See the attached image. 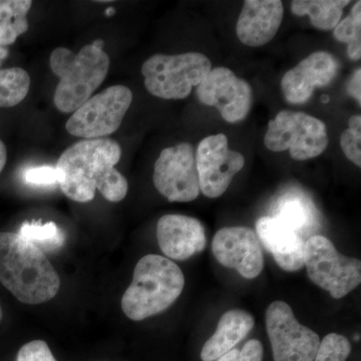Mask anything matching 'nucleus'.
Returning a JSON list of instances; mask_svg holds the SVG:
<instances>
[{"label":"nucleus","mask_w":361,"mask_h":361,"mask_svg":"<svg viewBox=\"0 0 361 361\" xmlns=\"http://www.w3.org/2000/svg\"><path fill=\"white\" fill-rule=\"evenodd\" d=\"M23 180L33 186H51L58 184L59 176L56 167L39 166L26 169L23 174Z\"/></svg>","instance_id":"nucleus-26"},{"label":"nucleus","mask_w":361,"mask_h":361,"mask_svg":"<svg viewBox=\"0 0 361 361\" xmlns=\"http://www.w3.org/2000/svg\"><path fill=\"white\" fill-rule=\"evenodd\" d=\"M27 16H13L0 20V47L16 42L18 37L27 32Z\"/></svg>","instance_id":"nucleus-25"},{"label":"nucleus","mask_w":361,"mask_h":361,"mask_svg":"<svg viewBox=\"0 0 361 361\" xmlns=\"http://www.w3.org/2000/svg\"><path fill=\"white\" fill-rule=\"evenodd\" d=\"M154 185L169 202L188 203L200 195L196 155L189 142L161 152L154 167Z\"/></svg>","instance_id":"nucleus-10"},{"label":"nucleus","mask_w":361,"mask_h":361,"mask_svg":"<svg viewBox=\"0 0 361 361\" xmlns=\"http://www.w3.org/2000/svg\"><path fill=\"white\" fill-rule=\"evenodd\" d=\"M8 56V49L6 47H0V65Z\"/></svg>","instance_id":"nucleus-35"},{"label":"nucleus","mask_w":361,"mask_h":361,"mask_svg":"<svg viewBox=\"0 0 361 361\" xmlns=\"http://www.w3.org/2000/svg\"><path fill=\"white\" fill-rule=\"evenodd\" d=\"M283 16L280 0H246L237 20V37L247 47H263L274 39Z\"/></svg>","instance_id":"nucleus-16"},{"label":"nucleus","mask_w":361,"mask_h":361,"mask_svg":"<svg viewBox=\"0 0 361 361\" xmlns=\"http://www.w3.org/2000/svg\"><path fill=\"white\" fill-rule=\"evenodd\" d=\"M339 70L338 61L327 51H315L285 73L281 89L292 104L307 103L315 89L329 85Z\"/></svg>","instance_id":"nucleus-14"},{"label":"nucleus","mask_w":361,"mask_h":361,"mask_svg":"<svg viewBox=\"0 0 361 361\" xmlns=\"http://www.w3.org/2000/svg\"><path fill=\"white\" fill-rule=\"evenodd\" d=\"M196 92L202 104L215 106L230 123L245 120L253 104V90L249 82L224 66L212 68Z\"/></svg>","instance_id":"nucleus-12"},{"label":"nucleus","mask_w":361,"mask_h":361,"mask_svg":"<svg viewBox=\"0 0 361 361\" xmlns=\"http://www.w3.org/2000/svg\"><path fill=\"white\" fill-rule=\"evenodd\" d=\"M304 266L311 281L336 299L343 298L361 282L360 259L339 253L334 243L322 235H315L306 241Z\"/></svg>","instance_id":"nucleus-6"},{"label":"nucleus","mask_w":361,"mask_h":361,"mask_svg":"<svg viewBox=\"0 0 361 361\" xmlns=\"http://www.w3.org/2000/svg\"><path fill=\"white\" fill-rule=\"evenodd\" d=\"M157 239L161 252L173 260H187L206 248L205 229L196 218L170 214L157 224Z\"/></svg>","instance_id":"nucleus-15"},{"label":"nucleus","mask_w":361,"mask_h":361,"mask_svg":"<svg viewBox=\"0 0 361 361\" xmlns=\"http://www.w3.org/2000/svg\"><path fill=\"white\" fill-rule=\"evenodd\" d=\"M255 319L248 311L233 310L221 316L217 329L204 344L201 360L215 361L235 348L253 329Z\"/></svg>","instance_id":"nucleus-18"},{"label":"nucleus","mask_w":361,"mask_h":361,"mask_svg":"<svg viewBox=\"0 0 361 361\" xmlns=\"http://www.w3.org/2000/svg\"><path fill=\"white\" fill-rule=\"evenodd\" d=\"M30 77L21 68L0 70V108L18 106L27 96Z\"/></svg>","instance_id":"nucleus-21"},{"label":"nucleus","mask_w":361,"mask_h":361,"mask_svg":"<svg viewBox=\"0 0 361 361\" xmlns=\"http://www.w3.org/2000/svg\"><path fill=\"white\" fill-rule=\"evenodd\" d=\"M334 37L348 44V54L353 61L361 59V2L357 1L351 9L350 16L339 21L334 28Z\"/></svg>","instance_id":"nucleus-23"},{"label":"nucleus","mask_w":361,"mask_h":361,"mask_svg":"<svg viewBox=\"0 0 361 361\" xmlns=\"http://www.w3.org/2000/svg\"><path fill=\"white\" fill-rule=\"evenodd\" d=\"M212 251L221 265L236 270L246 279L259 276L264 267L260 240L248 227L222 228L214 236Z\"/></svg>","instance_id":"nucleus-13"},{"label":"nucleus","mask_w":361,"mask_h":361,"mask_svg":"<svg viewBox=\"0 0 361 361\" xmlns=\"http://www.w3.org/2000/svg\"><path fill=\"white\" fill-rule=\"evenodd\" d=\"M32 6V1L30 0H0V20L27 16Z\"/></svg>","instance_id":"nucleus-29"},{"label":"nucleus","mask_w":361,"mask_h":361,"mask_svg":"<svg viewBox=\"0 0 361 361\" xmlns=\"http://www.w3.org/2000/svg\"><path fill=\"white\" fill-rule=\"evenodd\" d=\"M264 144L275 153L288 149L293 160H310L329 146L326 125L302 111H281L268 123Z\"/></svg>","instance_id":"nucleus-7"},{"label":"nucleus","mask_w":361,"mask_h":361,"mask_svg":"<svg viewBox=\"0 0 361 361\" xmlns=\"http://www.w3.org/2000/svg\"><path fill=\"white\" fill-rule=\"evenodd\" d=\"M263 345L257 339L247 341L240 350L237 361H263Z\"/></svg>","instance_id":"nucleus-30"},{"label":"nucleus","mask_w":361,"mask_h":361,"mask_svg":"<svg viewBox=\"0 0 361 361\" xmlns=\"http://www.w3.org/2000/svg\"><path fill=\"white\" fill-rule=\"evenodd\" d=\"M18 234L32 242L40 250L54 251L63 246L66 235L54 222L42 224L40 222H25L21 225Z\"/></svg>","instance_id":"nucleus-22"},{"label":"nucleus","mask_w":361,"mask_h":361,"mask_svg":"<svg viewBox=\"0 0 361 361\" xmlns=\"http://www.w3.org/2000/svg\"><path fill=\"white\" fill-rule=\"evenodd\" d=\"M348 129L361 132V116L355 115L351 116L348 121Z\"/></svg>","instance_id":"nucleus-34"},{"label":"nucleus","mask_w":361,"mask_h":361,"mask_svg":"<svg viewBox=\"0 0 361 361\" xmlns=\"http://www.w3.org/2000/svg\"><path fill=\"white\" fill-rule=\"evenodd\" d=\"M212 63L200 52L157 54L145 61L142 73L145 87L152 96L163 99H183L203 82Z\"/></svg>","instance_id":"nucleus-5"},{"label":"nucleus","mask_w":361,"mask_h":361,"mask_svg":"<svg viewBox=\"0 0 361 361\" xmlns=\"http://www.w3.org/2000/svg\"><path fill=\"white\" fill-rule=\"evenodd\" d=\"M16 361H58L44 341H33L25 344L18 351Z\"/></svg>","instance_id":"nucleus-27"},{"label":"nucleus","mask_w":361,"mask_h":361,"mask_svg":"<svg viewBox=\"0 0 361 361\" xmlns=\"http://www.w3.org/2000/svg\"><path fill=\"white\" fill-rule=\"evenodd\" d=\"M1 316H2L1 308H0V319H1Z\"/></svg>","instance_id":"nucleus-37"},{"label":"nucleus","mask_w":361,"mask_h":361,"mask_svg":"<svg viewBox=\"0 0 361 361\" xmlns=\"http://www.w3.org/2000/svg\"><path fill=\"white\" fill-rule=\"evenodd\" d=\"M195 155L200 192L211 199L222 196L233 178L245 166V158L229 148L224 134L209 135L202 140Z\"/></svg>","instance_id":"nucleus-11"},{"label":"nucleus","mask_w":361,"mask_h":361,"mask_svg":"<svg viewBox=\"0 0 361 361\" xmlns=\"http://www.w3.org/2000/svg\"><path fill=\"white\" fill-rule=\"evenodd\" d=\"M256 234L281 269L295 272L303 267L305 243L289 226L277 218L261 217L256 222Z\"/></svg>","instance_id":"nucleus-17"},{"label":"nucleus","mask_w":361,"mask_h":361,"mask_svg":"<svg viewBox=\"0 0 361 361\" xmlns=\"http://www.w3.org/2000/svg\"><path fill=\"white\" fill-rule=\"evenodd\" d=\"M184 286V274L175 262L155 254L144 256L123 295V313L130 320L142 322L164 312L179 298Z\"/></svg>","instance_id":"nucleus-4"},{"label":"nucleus","mask_w":361,"mask_h":361,"mask_svg":"<svg viewBox=\"0 0 361 361\" xmlns=\"http://www.w3.org/2000/svg\"><path fill=\"white\" fill-rule=\"evenodd\" d=\"M348 0H295L291 4L292 13L310 16L311 23L319 30H331L341 20Z\"/></svg>","instance_id":"nucleus-19"},{"label":"nucleus","mask_w":361,"mask_h":361,"mask_svg":"<svg viewBox=\"0 0 361 361\" xmlns=\"http://www.w3.org/2000/svg\"><path fill=\"white\" fill-rule=\"evenodd\" d=\"M266 330L274 361H314L319 336L299 323L289 304L280 300L270 304Z\"/></svg>","instance_id":"nucleus-9"},{"label":"nucleus","mask_w":361,"mask_h":361,"mask_svg":"<svg viewBox=\"0 0 361 361\" xmlns=\"http://www.w3.org/2000/svg\"><path fill=\"white\" fill-rule=\"evenodd\" d=\"M115 13H116V9L114 8V7H110V8H108L106 11V16H114V14H115Z\"/></svg>","instance_id":"nucleus-36"},{"label":"nucleus","mask_w":361,"mask_h":361,"mask_svg":"<svg viewBox=\"0 0 361 361\" xmlns=\"http://www.w3.org/2000/svg\"><path fill=\"white\" fill-rule=\"evenodd\" d=\"M133 102V92L122 85H111L90 97L66 123L71 135L84 140L103 139L116 132Z\"/></svg>","instance_id":"nucleus-8"},{"label":"nucleus","mask_w":361,"mask_h":361,"mask_svg":"<svg viewBox=\"0 0 361 361\" xmlns=\"http://www.w3.org/2000/svg\"><path fill=\"white\" fill-rule=\"evenodd\" d=\"M272 217L282 221L298 234L311 227L314 221V214L310 206V201L297 195L282 197L278 201L276 210Z\"/></svg>","instance_id":"nucleus-20"},{"label":"nucleus","mask_w":361,"mask_h":361,"mask_svg":"<svg viewBox=\"0 0 361 361\" xmlns=\"http://www.w3.org/2000/svg\"><path fill=\"white\" fill-rule=\"evenodd\" d=\"M104 47V40L97 39L78 54L66 47L51 52L49 66L59 78L54 97L59 111L66 114L77 111L103 84L111 63Z\"/></svg>","instance_id":"nucleus-2"},{"label":"nucleus","mask_w":361,"mask_h":361,"mask_svg":"<svg viewBox=\"0 0 361 361\" xmlns=\"http://www.w3.org/2000/svg\"><path fill=\"white\" fill-rule=\"evenodd\" d=\"M351 353V344L345 336L329 334L320 341L314 361H346Z\"/></svg>","instance_id":"nucleus-24"},{"label":"nucleus","mask_w":361,"mask_h":361,"mask_svg":"<svg viewBox=\"0 0 361 361\" xmlns=\"http://www.w3.org/2000/svg\"><path fill=\"white\" fill-rule=\"evenodd\" d=\"M239 353V349L233 348L231 349V350L228 351V353H226L225 355L220 356V357L215 361H237Z\"/></svg>","instance_id":"nucleus-32"},{"label":"nucleus","mask_w":361,"mask_h":361,"mask_svg":"<svg viewBox=\"0 0 361 361\" xmlns=\"http://www.w3.org/2000/svg\"><path fill=\"white\" fill-rule=\"evenodd\" d=\"M122 149L115 140H82L75 142L59 157L56 164L61 191L71 200L87 203L115 170Z\"/></svg>","instance_id":"nucleus-3"},{"label":"nucleus","mask_w":361,"mask_h":361,"mask_svg":"<svg viewBox=\"0 0 361 361\" xmlns=\"http://www.w3.org/2000/svg\"><path fill=\"white\" fill-rule=\"evenodd\" d=\"M341 147L344 155L358 168L361 167V132L348 129L341 137Z\"/></svg>","instance_id":"nucleus-28"},{"label":"nucleus","mask_w":361,"mask_h":361,"mask_svg":"<svg viewBox=\"0 0 361 361\" xmlns=\"http://www.w3.org/2000/svg\"><path fill=\"white\" fill-rule=\"evenodd\" d=\"M348 94L349 96L353 97V99L361 104V70L360 68H357L353 73V77L350 78L348 84Z\"/></svg>","instance_id":"nucleus-31"},{"label":"nucleus","mask_w":361,"mask_h":361,"mask_svg":"<svg viewBox=\"0 0 361 361\" xmlns=\"http://www.w3.org/2000/svg\"><path fill=\"white\" fill-rule=\"evenodd\" d=\"M0 282L18 300L30 305L51 300L61 287L44 251L13 232H0Z\"/></svg>","instance_id":"nucleus-1"},{"label":"nucleus","mask_w":361,"mask_h":361,"mask_svg":"<svg viewBox=\"0 0 361 361\" xmlns=\"http://www.w3.org/2000/svg\"><path fill=\"white\" fill-rule=\"evenodd\" d=\"M7 161V149L4 142L0 140V174L6 167Z\"/></svg>","instance_id":"nucleus-33"}]
</instances>
